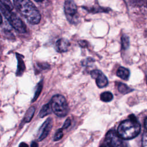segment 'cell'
I'll list each match as a JSON object with an SVG mask.
<instances>
[{
	"instance_id": "obj_1",
	"label": "cell",
	"mask_w": 147,
	"mask_h": 147,
	"mask_svg": "<svg viewBox=\"0 0 147 147\" xmlns=\"http://www.w3.org/2000/svg\"><path fill=\"white\" fill-rule=\"evenodd\" d=\"M18 11L31 24L40 22L41 15L35 5L29 0H15L13 1Z\"/></svg>"
},
{
	"instance_id": "obj_2",
	"label": "cell",
	"mask_w": 147,
	"mask_h": 147,
	"mask_svg": "<svg viewBox=\"0 0 147 147\" xmlns=\"http://www.w3.org/2000/svg\"><path fill=\"white\" fill-rule=\"evenodd\" d=\"M141 130V125L133 115L123 121L119 125L117 133L123 140H130L137 137Z\"/></svg>"
},
{
	"instance_id": "obj_3",
	"label": "cell",
	"mask_w": 147,
	"mask_h": 147,
	"mask_svg": "<svg viewBox=\"0 0 147 147\" xmlns=\"http://www.w3.org/2000/svg\"><path fill=\"white\" fill-rule=\"evenodd\" d=\"M0 9L2 14L7 19L10 25L17 32L25 33L26 27L22 21L13 12V6L10 1L2 0L0 2Z\"/></svg>"
},
{
	"instance_id": "obj_4",
	"label": "cell",
	"mask_w": 147,
	"mask_h": 147,
	"mask_svg": "<svg viewBox=\"0 0 147 147\" xmlns=\"http://www.w3.org/2000/svg\"><path fill=\"white\" fill-rule=\"evenodd\" d=\"M52 111L58 117H63L67 115L69 107L65 97L60 94L54 95L50 102Z\"/></svg>"
},
{
	"instance_id": "obj_5",
	"label": "cell",
	"mask_w": 147,
	"mask_h": 147,
	"mask_svg": "<svg viewBox=\"0 0 147 147\" xmlns=\"http://www.w3.org/2000/svg\"><path fill=\"white\" fill-rule=\"evenodd\" d=\"M105 142L107 147H127L126 142L114 130H109L107 133Z\"/></svg>"
},
{
	"instance_id": "obj_6",
	"label": "cell",
	"mask_w": 147,
	"mask_h": 147,
	"mask_svg": "<svg viewBox=\"0 0 147 147\" xmlns=\"http://www.w3.org/2000/svg\"><path fill=\"white\" fill-rule=\"evenodd\" d=\"M64 12L67 20L71 24H75L78 21V12L76 3L73 1H65L64 5Z\"/></svg>"
},
{
	"instance_id": "obj_7",
	"label": "cell",
	"mask_w": 147,
	"mask_h": 147,
	"mask_svg": "<svg viewBox=\"0 0 147 147\" xmlns=\"http://www.w3.org/2000/svg\"><path fill=\"white\" fill-rule=\"evenodd\" d=\"M91 77L95 79L97 86L99 88H103L108 84V80L104 74L98 69H94L91 72Z\"/></svg>"
},
{
	"instance_id": "obj_8",
	"label": "cell",
	"mask_w": 147,
	"mask_h": 147,
	"mask_svg": "<svg viewBox=\"0 0 147 147\" xmlns=\"http://www.w3.org/2000/svg\"><path fill=\"white\" fill-rule=\"evenodd\" d=\"M52 127V120L51 118H48L40 127L38 133V141H42L44 140L49 133L50 132Z\"/></svg>"
},
{
	"instance_id": "obj_9",
	"label": "cell",
	"mask_w": 147,
	"mask_h": 147,
	"mask_svg": "<svg viewBox=\"0 0 147 147\" xmlns=\"http://www.w3.org/2000/svg\"><path fill=\"white\" fill-rule=\"evenodd\" d=\"M70 45L69 41L66 38H60L56 42V49L59 52H64L68 51Z\"/></svg>"
},
{
	"instance_id": "obj_10",
	"label": "cell",
	"mask_w": 147,
	"mask_h": 147,
	"mask_svg": "<svg viewBox=\"0 0 147 147\" xmlns=\"http://www.w3.org/2000/svg\"><path fill=\"white\" fill-rule=\"evenodd\" d=\"M16 57L17 59V69L16 72L17 76H21L25 69V65L24 61L22 59L23 56L17 53H16Z\"/></svg>"
},
{
	"instance_id": "obj_11",
	"label": "cell",
	"mask_w": 147,
	"mask_h": 147,
	"mask_svg": "<svg viewBox=\"0 0 147 147\" xmlns=\"http://www.w3.org/2000/svg\"><path fill=\"white\" fill-rule=\"evenodd\" d=\"M117 75L122 79L126 80L128 79L130 76V71L125 67H120L117 71Z\"/></svg>"
},
{
	"instance_id": "obj_12",
	"label": "cell",
	"mask_w": 147,
	"mask_h": 147,
	"mask_svg": "<svg viewBox=\"0 0 147 147\" xmlns=\"http://www.w3.org/2000/svg\"><path fill=\"white\" fill-rule=\"evenodd\" d=\"M52 109L51 107V103H48L46 105H44L41 108L40 113H39V116L41 118H44V117L50 114L52 112Z\"/></svg>"
},
{
	"instance_id": "obj_13",
	"label": "cell",
	"mask_w": 147,
	"mask_h": 147,
	"mask_svg": "<svg viewBox=\"0 0 147 147\" xmlns=\"http://www.w3.org/2000/svg\"><path fill=\"white\" fill-rule=\"evenodd\" d=\"M34 111H35V107H33V106L30 107L28 110V111H26V114L25 115V117H24V119H23L24 122H30L31 121L32 118L33 117Z\"/></svg>"
},
{
	"instance_id": "obj_14",
	"label": "cell",
	"mask_w": 147,
	"mask_h": 147,
	"mask_svg": "<svg viewBox=\"0 0 147 147\" xmlns=\"http://www.w3.org/2000/svg\"><path fill=\"white\" fill-rule=\"evenodd\" d=\"M86 10L88 11L89 12L95 13H100V12H108L110 9L102 7H99V6H95L92 7H86Z\"/></svg>"
},
{
	"instance_id": "obj_15",
	"label": "cell",
	"mask_w": 147,
	"mask_h": 147,
	"mask_svg": "<svg viewBox=\"0 0 147 147\" xmlns=\"http://www.w3.org/2000/svg\"><path fill=\"white\" fill-rule=\"evenodd\" d=\"M118 90L121 93H122L123 94H126L129 93L131 91H133V90L131 89L130 87H129L126 84L122 83H119L118 84Z\"/></svg>"
},
{
	"instance_id": "obj_16",
	"label": "cell",
	"mask_w": 147,
	"mask_h": 147,
	"mask_svg": "<svg viewBox=\"0 0 147 147\" xmlns=\"http://www.w3.org/2000/svg\"><path fill=\"white\" fill-rule=\"evenodd\" d=\"M100 99L105 102H109L112 100L113 99V95L111 92L109 91H106L100 94Z\"/></svg>"
},
{
	"instance_id": "obj_17",
	"label": "cell",
	"mask_w": 147,
	"mask_h": 147,
	"mask_svg": "<svg viewBox=\"0 0 147 147\" xmlns=\"http://www.w3.org/2000/svg\"><path fill=\"white\" fill-rule=\"evenodd\" d=\"M36 90L35 91V93H34V97L33 98V99L32 100V102H34L39 96L41 92V90H42V80L40 81L37 87H36Z\"/></svg>"
},
{
	"instance_id": "obj_18",
	"label": "cell",
	"mask_w": 147,
	"mask_h": 147,
	"mask_svg": "<svg viewBox=\"0 0 147 147\" xmlns=\"http://www.w3.org/2000/svg\"><path fill=\"white\" fill-rule=\"evenodd\" d=\"M121 44L123 49L125 50L128 48L129 46V38L127 35L123 34L121 37Z\"/></svg>"
},
{
	"instance_id": "obj_19",
	"label": "cell",
	"mask_w": 147,
	"mask_h": 147,
	"mask_svg": "<svg viewBox=\"0 0 147 147\" xmlns=\"http://www.w3.org/2000/svg\"><path fill=\"white\" fill-rule=\"evenodd\" d=\"M63 136V129H59L57 130V131L56 132L54 138H53V140L54 141H59L60 140Z\"/></svg>"
},
{
	"instance_id": "obj_20",
	"label": "cell",
	"mask_w": 147,
	"mask_h": 147,
	"mask_svg": "<svg viewBox=\"0 0 147 147\" xmlns=\"http://www.w3.org/2000/svg\"><path fill=\"white\" fill-rule=\"evenodd\" d=\"M71 125V120L69 118H67L65 121L64 122V125H63V127H62V129H67V127H68Z\"/></svg>"
},
{
	"instance_id": "obj_21",
	"label": "cell",
	"mask_w": 147,
	"mask_h": 147,
	"mask_svg": "<svg viewBox=\"0 0 147 147\" xmlns=\"http://www.w3.org/2000/svg\"><path fill=\"white\" fill-rule=\"evenodd\" d=\"M78 43H79V45L81 47H83V48H85V47H86L87 46V42L86 41H84V40H83V41H79L78 42Z\"/></svg>"
},
{
	"instance_id": "obj_22",
	"label": "cell",
	"mask_w": 147,
	"mask_h": 147,
	"mask_svg": "<svg viewBox=\"0 0 147 147\" xmlns=\"http://www.w3.org/2000/svg\"><path fill=\"white\" fill-rule=\"evenodd\" d=\"M19 147H29L28 145H27V144H26L25 142H21L20 145Z\"/></svg>"
},
{
	"instance_id": "obj_23",
	"label": "cell",
	"mask_w": 147,
	"mask_h": 147,
	"mask_svg": "<svg viewBox=\"0 0 147 147\" xmlns=\"http://www.w3.org/2000/svg\"><path fill=\"white\" fill-rule=\"evenodd\" d=\"M30 147H38V144H37V143L36 142L33 141V142H32Z\"/></svg>"
},
{
	"instance_id": "obj_24",
	"label": "cell",
	"mask_w": 147,
	"mask_h": 147,
	"mask_svg": "<svg viewBox=\"0 0 147 147\" xmlns=\"http://www.w3.org/2000/svg\"><path fill=\"white\" fill-rule=\"evenodd\" d=\"M144 126H145V127L146 128V129L147 130V117L145 119V121H144Z\"/></svg>"
},
{
	"instance_id": "obj_25",
	"label": "cell",
	"mask_w": 147,
	"mask_h": 147,
	"mask_svg": "<svg viewBox=\"0 0 147 147\" xmlns=\"http://www.w3.org/2000/svg\"><path fill=\"white\" fill-rule=\"evenodd\" d=\"M100 147H107V146H105V145H101V146H100Z\"/></svg>"
},
{
	"instance_id": "obj_26",
	"label": "cell",
	"mask_w": 147,
	"mask_h": 147,
	"mask_svg": "<svg viewBox=\"0 0 147 147\" xmlns=\"http://www.w3.org/2000/svg\"><path fill=\"white\" fill-rule=\"evenodd\" d=\"M146 82H147V80H146Z\"/></svg>"
}]
</instances>
